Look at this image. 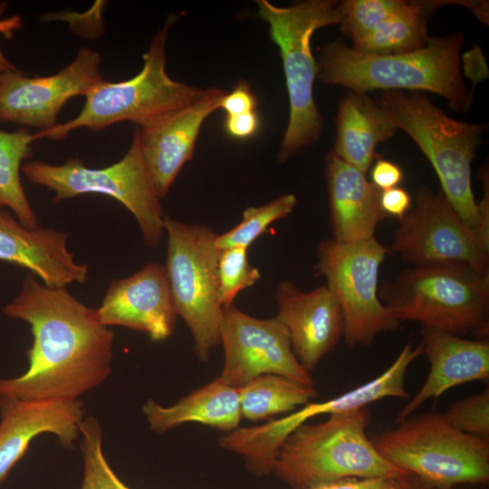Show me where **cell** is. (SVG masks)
I'll return each instance as SVG.
<instances>
[{
  "mask_svg": "<svg viewBox=\"0 0 489 489\" xmlns=\"http://www.w3.org/2000/svg\"><path fill=\"white\" fill-rule=\"evenodd\" d=\"M2 311L30 325L33 344L27 370L0 379V398L73 401L108 378L114 333L66 287H47L29 273Z\"/></svg>",
  "mask_w": 489,
  "mask_h": 489,
  "instance_id": "obj_1",
  "label": "cell"
},
{
  "mask_svg": "<svg viewBox=\"0 0 489 489\" xmlns=\"http://www.w3.org/2000/svg\"><path fill=\"white\" fill-rule=\"evenodd\" d=\"M463 34L429 38L417 50L389 55L355 51L337 40L321 51L317 77L325 84L350 91H429L445 98L449 106L466 112L472 104L461 75L459 53Z\"/></svg>",
  "mask_w": 489,
  "mask_h": 489,
  "instance_id": "obj_2",
  "label": "cell"
},
{
  "mask_svg": "<svg viewBox=\"0 0 489 489\" xmlns=\"http://www.w3.org/2000/svg\"><path fill=\"white\" fill-rule=\"evenodd\" d=\"M399 321H416L458 336L488 339L489 274L459 262L413 266L379 291Z\"/></svg>",
  "mask_w": 489,
  "mask_h": 489,
  "instance_id": "obj_3",
  "label": "cell"
},
{
  "mask_svg": "<svg viewBox=\"0 0 489 489\" xmlns=\"http://www.w3.org/2000/svg\"><path fill=\"white\" fill-rule=\"evenodd\" d=\"M369 421L365 407L300 425L281 446L272 472L292 489L345 477L411 478L375 448L366 432Z\"/></svg>",
  "mask_w": 489,
  "mask_h": 489,
  "instance_id": "obj_4",
  "label": "cell"
},
{
  "mask_svg": "<svg viewBox=\"0 0 489 489\" xmlns=\"http://www.w3.org/2000/svg\"><path fill=\"white\" fill-rule=\"evenodd\" d=\"M375 101L397 129L418 146L434 168L441 191L463 221L478 233L480 217L471 174L485 125L447 116L422 91H384Z\"/></svg>",
  "mask_w": 489,
  "mask_h": 489,
  "instance_id": "obj_5",
  "label": "cell"
},
{
  "mask_svg": "<svg viewBox=\"0 0 489 489\" xmlns=\"http://www.w3.org/2000/svg\"><path fill=\"white\" fill-rule=\"evenodd\" d=\"M397 424L371 439L396 467L435 489L488 484L489 439L456 429L434 411Z\"/></svg>",
  "mask_w": 489,
  "mask_h": 489,
  "instance_id": "obj_6",
  "label": "cell"
},
{
  "mask_svg": "<svg viewBox=\"0 0 489 489\" xmlns=\"http://www.w3.org/2000/svg\"><path fill=\"white\" fill-rule=\"evenodd\" d=\"M256 4V15L268 23L279 47L289 96V122L277 154L284 163L320 137L322 120L313 99L318 65L311 41L316 30L340 24V6L332 0H308L289 7L267 0Z\"/></svg>",
  "mask_w": 489,
  "mask_h": 489,
  "instance_id": "obj_7",
  "label": "cell"
},
{
  "mask_svg": "<svg viewBox=\"0 0 489 489\" xmlns=\"http://www.w3.org/2000/svg\"><path fill=\"white\" fill-rule=\"evenodd\" d=\"M175 20L168 18L154 35L137 75L119 82H100L87 93L75 118L40 130L34 134L35 140H60L81 128L99 131L120 121H130L140 128L199 98L205 90L174 81L166 71V43Z\"/></svg>",
  "mask_w": 489,
  "mask_h": 489,
  "instance_id": "obj_8",
  "label": "cell"
},
{
  "mask_svg": "<svg viewBox=\"0 0 489 489\" xmlns=\"http://www.w3.org/2000/svg\"><path fill=\"white\" fill-rule=\"evenodd\" d=\"M26 178L52 191L54 203L83 194L109 196L121 203L135 217L146 245H160L164 215L159 196L141 153L139 128L123 158L103 168H87L77 158L61 165L34 160L22 167Z\"/></svg>",
  "mask_w": 489,
  "mask_h": 489,
  "instance_id": "obj_9",
  "label": "cell"
},
{
  "mask_svg": "<svg viewBox=\"0 0 489 489\" xmlns=\"http://www.w3.org/2000/svg\"><path fill=\"white\" fill-rule=\"evenodd\" d=\"M164 231L168 236L165 267L175 311L192 334L196 355L207 361L220 343L223 305L217 277L218 234L169 216H164Z\"/></svg>",
  "mask_w": 489,
  "mask_h": 489,
  "instance_id": "obj_10",
  "label": "cell"
},
{
  "mask_svg": "<svg viewBox=\"0 0 489 489\" xmlns=\"http://www.w3.org/2000/svg\"><path fill=\"white\" fill-rule=\"evenodd\" d=\"M390 253L375 237L352 243L331 238L318 244L314 272L326 279L340 306L343 337L350 348L369 346L380 333L399 327L378 291L379 267Z\"/></svg>",
  "mask_w": 489,
  "mask_h": 489,
  "instance_id": "obj_11",
  "label": "cell"
},
{
  "mask_svg": "<svg viewBox=\"0 0 489 489\" xmlns=\"http://www.w3.org/2000/svg\"><path fill=\"white\" fill-rule=\"evenodd\" d=\"M390 252L413 266L459 262L489 274V249L444 193L420 187L415 206L400 219Z\"/></svg>",
  "mask_w": 489,
  "mask_h": 489,
  "instance_id": "obj_12",
  "label": "cell"
},
{
  "mask_svg": "<svg viewBox=\"0 0 489 489\" xmlns=\"http://www.w3.org/2000/svg\"><path fill=\"white\" fill-rule=\"evenodd\" d=\"M220 342L225 362L219 378L239 388L264 374H275L307 386L314 380L293 354L288 331L276 318L250 316L232 305L224 306Z\"/></svg>",
  "mask_w": 489,
  "mask_h": 489,
  "instance_id": "obj_13",
  "label": "cell"
},
{
  "mask_svg": "<svg viewBox=\"0 0 489 489\" xmlns=\"http://www.w3.org/2000/svg\"><path fill=\"white\" fill-rule=\"evenodd\" d=\"M101 53L81 47L72 62L48 76L28 77L20 71L0 73V123L41 130L58 125L62 108L74 96L87 93L103 81Z\"/></svg>",
  "mask_w": 489,
  "mask_h": 489,
  "instance_id": "obj_14",
  "label": "cell"
},
{
  "mask_svg": "<svg viewBox=\"0 0 489 489\" xmlns=\"http://www.w3.org/2000/svg\"><path fill=\"white\" fill-rule=\"evenodd\" d=\"M96 311L104 326L143 331L154 341L168 339L177 314L166 267L149 263L126 278L111 281Z\"/></svg>",
  "mask_w": 489,
  "mask_h": 489,
  "instance_id": "obj_15",
  "label": "cell"
},
{
  "mask_svg": "<svg viewBox=\"0 0 489 489\" xmlns=\"http://www.w3.org/2000/svg\"><path fill=\"white\" fill-rule=\"evenodd\" d=\"M225 91L210 88L197 100L139 128V146L159 197L192 158L204 120L219 109Z\"/></svg>",
  "mask_w": 489,
  "mask_h": 489,
  "instance_id": "obj_16",
  "label": "cell"
},
{
  "mask_svg": "<svg viewBox=\"0 0 489 489\" xmlns=\"http://www.w3.org/2000/svg\"><path fill=\"white\" fill-rule=\"evenodd\" d=\"M275 301V318L286 328L297 360L310 373L343 337L340 306L327 286L303 292L291 280L278 283Z\"/></svg>",
  "mask_w": 489,
  "mask_h": 489,
  "instance_id": "obj_17",
  "label": "cell"
},
{
  "mask_svg": "<svg viewBox=\"0 0 489 489\" xmlns=\"http://www.w3.org/2000/svg\"><path fill=\"white\" fill-rule=\"evenodd\" d=\"M0 484L43 434L70 448L80 436L85 410L81 400H23L0 398Z\"/></svg>",
  "mask_w": 489,
  "mask_h": 489,
  "instance_id": "obj_18",
  "label": "cell"
},
{
  "mask_svg": "<svg viewBox=\"0 0 489 489\" xmlns=\"http://www.w3.org/2000/svg\"><path fill=\"white\" fill-rule=\"evenodd\" d=\"M67 238L65 232L54 228L25 227L0 208V261L28 269L47 287L62 288L88 281V266L75 262L67 248Z\"/></svg>",
  "mask_w": 489,
  "mask_h": 489,
  "instance_id": "obj_19",
  "label": "cell"
},
{
  "mask_svg": "<svg viewBox=\"0 0 489 489\" xmlns=\"http://www.w3.org/2000/svg\"><path fill=\"white\" fill-rule=\"evenodd\" d=\"M421 335L429 372L417 394L398 413L396 423L411 417L424 402L438 398L453 387L489 378L488 339L469 340L424 327Z\"/></svg>",
  "mask_w": 489,
  "mask_h": 489,
  "instance_id": "obj_20",
  "label": "cell"
},
{
  "mask_svg": "<svg viewBox=\"0 0 489 489\" xmlns=\"http://www.w3.org/2000/svg\"><path fill=\"white\" fill-rule=\"evenodd\" d=\"M325 179L331 238L340 243L374 238L380 221L388 218L380 206L381 190L331 153L326 158Z\"/></svg>",
  "mask_w": 489,
  "mask_h": 489,
  "instance_id": "obj_21",
  "label": "cell"
},
{
  "mask_svg": "<svg viewBox=\"0 0 489 489\" xmlns=\"http://www.w3.org/2000/svg\"><path fill=\"white\" fill-rule=\"evenodd\" d=\"M331 154L366 174L376 149L397 131L385 111L367 93L350 91L339 103Z\"/></svg>",
  "mask_w": 489,
  "mask_h": 489,
  "instance_id": "obj_22",
  "label": "cell"
},
{
  "mask_svg": "<svg viewBox=\"0 0 489 489\" xmlns=\"http://www.w3.org/2000/svg\"><path fill=\"white\" fill-rule=\"evenodd\" d=\"M142 412L149 429L158 434L188 422L231 432L239 427L242 418L237 388L219 377L170 407L148 399L142 406Z\"/></svg>",
  "mask_w": 489,
  "mask_h": 489,
  "instance_id": "obj_23",
  "label": "cell"
},
{
  "mask_svg": "<svg viewBox=\"0 0 489 489\" xmlns=\"http://www.w3.org/2000/svg\"><path fill=\"white\" fill-rule=\"evenodd\" d=\"M422 354L421 343L414 346L408 342L394 362L379 376L339 397L302 406L296 412L278 419V429L288 435L313 417L357 410L386 398H409L405 388L406 374L410 364Z\"/></svg>",
  "mask_w": 489,
  "mask_h": 489,
  "instance_id": "obj_24",
  "label": "cell"
},
{
  "mask_svg": "<svg viewBox=\"0 0 489 489\" xmlns=\"http://www.w3.org/2000/svg\"><path fill=\"white\" fill-rule=\"evenodd\" d=\"M446 5H461L475 12L477 1H410L399 14L377 25L361 39L352 43L355 51L364 53L389 55L415 51L424 47L429 37L428 16Z\"/></svg>",
  "mask_w": 489,
  "mask_h": 489,
  "instance_id": "obj_25",
  "label": "cell"
},
{
  "mask_svg": "<svg viewBox=\"0 0 489 489\" xmlns=\"http://www.w3.org/2000/svg\"><path fill=\"white\" fill-rule=\"evenodd\" d=\"M242 417L263 420L304 406L318 393L307 386L275 374L258 376L237 388Z\"/></svg>",
  "mask_w": 489,
  "mask_h": 489,
  "instance_id": "obj_26",
  "label": "cell"
},
{
  "mask_svg": "<svg viewBox=\"0 0 489 489\" xmlns=\"http://www.w3.org/2000/svg\"><path fill=\"white\" fill-rule=\"evenodd\" d=\"M34 134L26 128L8 132L0 129V208L8 207L25 227H38V218L21 182L23 160L32 154Z\"/></svg>",
  "mask_w": 489,
  "mask_h": 489,
  "instance_id": "obj_27",
  "label": "cell"
},
{
  "mask_svg": "<svg viewBox=\"0 0 489 489\" xmlns=\"http://www.w3.org/2000/svg\"><path fill=\"white\" fill-rule=\"evenodd\" d=\"M297 203L296 197L285 194L260 206H249L243 212L242 220L227 232L218 235V249L248 248L273 222L290 215Z\"/></svg>",
  "mask_w": 489,
  "mask_h": 489,
  "instance_id": "obj_28",
  "label": "cell"
},
{
  "mask_svg": "<svg viewBox=\"0 0 489 489\" xmlns=\"http://www.w3.org/2000/svg\"><path fill=\"white\" fill-rule=\"evenodd\" d=\"M83 460L81 489H130L116 475L102 450V429L95 417H84L80 426Z\"/></svg>",
  "mask_w": 489,
  "mask_h": 489,
  "instance_id": "obj_29",
  "label": "cell"
},
{
  "mask_svg": "<svg viewBox=\"0 0 489 489\" xmlns=\"http://www.w3.org/2000/svg\"><path fill=\"white\" fill-rule=\"evenodd\" d=\"M410 1L346 0L340 2V30L352 43L361 39L388 18L404 11Z\"/></svg>",
  "mask_w": 489,
  "mask_h": 489,
  "instance_id": "obj_30",
  "label": "cell"
},
{
  "mask_svg": "<svg viewBox=\"0 0 489 489\" xmlns=\"http://www.w3.org/2000/svg\"><path fill=\"white\" fill-rule=\"evenodd\" d=\"M217 277L219 298L224 307L232 305L236 295L253 286L261 275L249 263L246 248L231 247L219 252Z\"/></svg>",
  "mask_w": 489,
  "mask_h": 489,
  "instance_id": "obj_31",
  "label": "cell"
},
{
  "mask_svg": "<svg viewBox=\"0 0 489 489\" xmlns=\"http://www.w3.org/2000/svg\"><path fill=\"white\" fill-rule=\"evenodd\" d=\"M443 415L456 429L489 439V388L455 401Z\"/></svg>",
  "mask_w": 489,
  "mask_h": 489,
  "instance_id": "obj_32",
  "label": "cell"
},
{
  "mask_svg": "<svg viewBox=\"0 0 489 489\" xmlns=\"http://www.w3.org/2000/svg\"><path fill=\"white\" fill-rule=\"evenodd\" d=\"M409 479L388 477H345L316 484L309 489H399L409 484Z\"/></svg>",
  "mask_w": 489,
  "mask_h": 489,
  "instance_id": "obj_33",
  "label": "cell"
},
{
  "mask_svg": "<svg viewBox=\"0 0 489 489\" xmlns=\"http://www.w3.org/2000/svg\"><path fill=\"white\" fill-rule=\"evenodd\" d=\"M257 103V99L250 85L242 81L235 86L231 92L223 96L219 108L226 112V116H231L254 111Z\"/></svg>",
  "mask_w": 489,
  "mask_h": 489,
  "instance_id": "obj_34",
  "label": "cell"
},
{
  "mask_svg": "<svg viewBox=\"0 0 489 489\" xmlns=\"http://www.w3.org/2000/svg\"><path fill=\"white\" fill-rule=\"evenodd\" d=\"M371 182L381 191L398 187L403 179L401 168L388 159L378 158L370 172Z\"/></svg>",
  "mask_w": 489,
  "mask_h": 489,
  "instance_id": "obj_35",
  "label": "cell"
},
{
  "mask_svg": "<svg viewBox=\"0 0 489 489\" xmlns=\"http://www.w3.org/2000/svg\"><path fill=\"white\" fill-rule=\"evenodd\" d=\"M380 206L388 217L400 219L410 209L411 197L406 189L399 187L382 190Z\"/></svg>",
  "mask_w": 489,
  "mask_h": 489,
  "instance_id": "obj_36",
  "label": "cell"
},
{
  "mask_svg": "<svg viewBox=\"0 0 489 489\" xmlns=\"http://www.w3.org/2000/svg\"><path fill=\"white\" fill-rule=\"evenodd\" d=\"M259 127L260 120L255 110L226 116L225 121L226 132L235 139H246L252 137L258 131Z\"/></svg>",
  "mask_w": 489,
  "mask_h": 489,
  "instance_id": "obj_37",
  "label": "cell"
},
{
  "mask_svg": "<svg viewBox=\"0 0 489 489\" xmlns=\"http://www.w3.org/2000/svg\"><path fill=\"white\" fill-rule=\"evenodd\" d=\"M480 177L483 180L484 196L478 203L480 224L478 234L484 246L489 249V191H488V170L481 169Z\"/></svg>",
  "mask_w": 489,
  "mask_h": 489,
  "instance_id": "obj_38",
  "label": "cell"
},
{
  "mask_svg": "<svg viewBox=\"0 0 489 489\" xmlns=\"http://www.w3.org/2000/svg\"><path fill=\"white\" fill-rule=\"evenodd\" d=\"M7 9L6 2L3 1L0 3V33L2 32V27L5 25L4 21L2 20L5 11ZM10 71H19L13 62L5 55L0 46V73Z\"/></svg>",
  "mask_w": 489,
  "mask_h": 489,
  "instance_id": "obj_39",
  "label": "cell"
},
{
  "mask_svg": "<svg viewBox=\"0 0 489 489\" xmlns=\"http://www.w3.org/2000/svg\"><path fill=\"white\" fill-rule=\"evenodd\" d=\"M399 489H435V488L428 486L427 484H424L423 482H421L420 480H418L417 478L414 476L408 485Z\"/></svg>",
  "mask_w": 489,
  "mask_h": 489,
  "instance_id": "obj_40",
  "label": "cell"
},
{
  "mask_svg": "<svg viewBox=\"0 0 489 489\" xmlns=\"http://www.w3.org/2000/svg\"></svg>",
  "mask_w": 489,
  "mask_h": 489,
  "instance_id": "obj_41",
  "label": "cell"
}]
</instances>
